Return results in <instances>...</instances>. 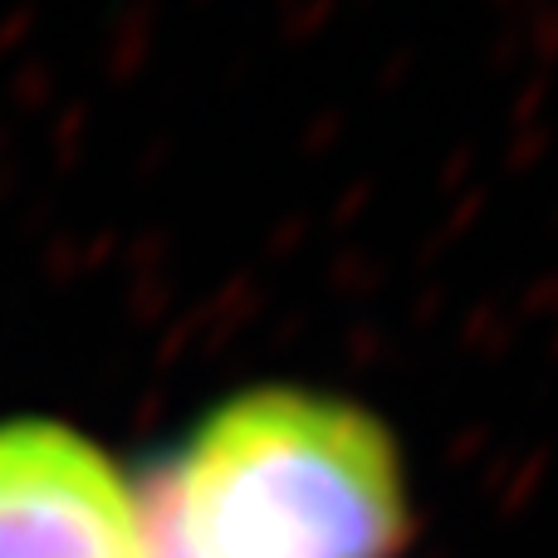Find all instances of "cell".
Segmentation results:
<instances>
[{"label": "cell", "mask_w": 558, "mask_h": 558, "mask_svg": "<svg viewBox=\"0 0 558 558\" xmlns=\"http://www.w3.org/2000/svg\"><path fill=\"white\" fill-rule=\"evenodd\" d=\"M147 558H402L412 485L367 407L314 387H251L143 475Z\"/></svg>", "instance_id": "6da1fadb"}, {"label": "cell", "mask_w": 558, "mask_h": 558, "mask_svg": "<svg viewBox=\"0 0 558 558\" xmlns=\"http://www.w3.org/2000/svg\"><path fill=\"white\" fill-rule=\"evenodd\" d=\"M0 558H147L133 481L59 422H0Z\"/></svg>", "instance_id": "7a4b0ae2"}]
</instances>
